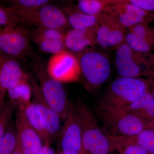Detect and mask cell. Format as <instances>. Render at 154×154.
Segmentation results:
<instances>
[{
	"label": "cell",
	"mask_w": 154,
	"mask_h": 154,
	"mask_svg": "<svg viewBox=\"0 0 154 154\" xmlns=\"http://www.w3.org/2000/svg\"><path fill=\"white\" fill-rule=\"evenodd\" d=\"M148 91L149 84L147 80L119 77L107 88L98 109L100 113L119 112Z\"/></svg>",
	"instance_id": "cell-1"
},
{
	"label": "cell",
	"mask_w": 154,
	"mask_h": 154,
	"mask_svg": "<svg viewBox=\"0 0 154 154\" xmlns=\"http://www.w3.org/2000/svg\"><path fill=\"white\" fill-rule=\"evenodd\" d=\"M33 59L32 68L45 101L62 119H65L72 105L62 83L50 75L43 59L36 56Z\"/></svg>",
	"instance_id": "cell-2"
},
{
	"label": "cell",
	"mask_w": 154,
	"mask_h": 154,
	"mask_svg": "<svg viewBox=\"0 0 154 154\" xmlns=\"http://www.w3.org/2000/svg\"><path fill=\"white\" fill-rule=\"evenodd\" d=\"M82 123V154H109L115 150L110 138L99 127L93 113L82 100L75 105Z\"/></svg>",
	"instance_id": "cell-3"
},
{
	"label": "cell",
	"mask_w": 154,
	"mask_h": 154,
	"mask_svg": "<svg viewBox=\"0 0 154 154\" xmlns=\"http://www.w3.org/2000/svg\"><path fill=\"white\" fill-rule=\"evenodd\" d=\"M75 55L79 64L80 80L88 91L96 90L108 79L111 72V64L105 54L93 48Z\"/></svg>",
	"instance_id": "cell-4"
},
{
	"label": "cell",
	"mask_w": 154,
	"mask_h": 154,
	"mask_svg": "<svg viewBox=\"0 0 154 154\" xmlns=\"http://www.w3.org/2000/svg\"><path fill=\"white\" fill-rule=\"evenodd\" d=\"M134 51L123 42L116 49L115 62L117 72L120 77L140 78L148 76L154 68L151 56Z\"/></svg>",
	"instance_id": "cell-5"
},
{
	"label": "cell",
	"mask_w": 154,
	"mask_h": 154,
	"mask_svg": "<svg viewBox=\"0 0 154 154\" xmlns=\"http://www.w3.org/2000/svg\"><path fill=\"white\" fill-rule=\"evenodd\" d=\"M14 12L19 25L22 26H33L35 28H49L65 32L71 28L60 7L51 3L36 11Z\"/></svg>",
	"instance_id": "cell-6"
},
{
	"label": "cell",
	"mask_w": 154,
	"mask_h": 154,
	"mask_svg": "<svg viewBox=\"0 0 154 154\" xmlns=\"http://www.w3.org/2000/svg\"><path fill=\"white\" fill-rule=\"evenodd\" d=\"M30 31L22 25L0 26V52L24 60L35 57L30 43Z\"/></svg>",
	"instance_id": "cell-7"
},
{
	"label": "cell",
	"mask_w": 154,
	"mask_h": 154,
	"mask_svg": "<svg viewBox=\"0 0 154 154\" xmlns=\"http://www.w3.org/2000/svg\"><path fill=\"white\" fill-rule=\"evenodd\" d=\"M100 114L104 123L102 130L109 137L134 136L149 128L147 122L132 113L118 112Z\"/></svg>",
	"instance_id": "cell-8"
},
{
	"label": "cell",
	"mask_w": 154,
	"mask_h": 154,
	"mask_svg": "<svg viewBox=\"0 0 154 154\" xmlns=\"http://www.w3.org/2000/svg\"><path fill=\"white\" fill-rule=\"evenodd\" d=\"M97 44L105 49H116L125 40L126 28L107 12L97 16Z\"/></svg>",
	"instance_id": "cell-9"
},
{
	"label": "cell",
	"mask_w": 154,
	"mask_h": 154,
	"mask_svg": "<svg viewBox=\"0 0 154 154\" xmlns=\"http://www.w3.org/2000/svg\"><path fill=\"white\" fill-rule=\"evenodd\" d=\"M64 120L59 136L60 152L64 154H82V123L75 105H72Z\"/></svg>",
	"instance_id": "cell-10"
},
{
	"label": "cell",
	"mask_w": 154,
	"mask_h": 154,
	"mask_svg": "<svg viewBox=\"0 0 154 154\" xmlns=\"http://www.w3.org/2000/svg\"><path fill=\"white\" fill-rule=\"evenodd\" d=\"M46 66L50 75L61 83L80 80L81 72L78 59L66 50L53 54Z\"/></svg>",
	"instance_id": "cell-11"
},
{
	"label": "cell",
	"mask_w": 154,
	"mask_h": 154,
	"mask_svg": "<svg viewBox=\"0 0 154 154\" xmlns=\"http://www.w3.org/2000/svg\"><path fill=\"white\" fill-rule=\"evenodd\" d=\"M29 80L31 82L30 84L34 98L32 102L41 118L47 134L48 143L51 145L60 134L62 128L60 125L61 118L45 102L39 86L35 80L33 78Z\"/></svg>",
	"instance_id": "cell-12"
},
{
	"label": "cell",
	"mask_w": 154,
	"mask_h": 154,
	"mask_svg": "<svg viewBox=\"0 0 154 154\" xmlns=\"http://www.w3.org/2000/svg\"><path fill=\"white\" fill-rule=\"evenodd\" d=\"M105 12L114 15L126 28L139 23L149 24L154 20V13L143 11L127 1H113Z\"/></svg>",
	"instance_id": "cell-13"
},
{
	"label": "cell",
	"mask_w": 154,
	"mask_h": 154,
	"mask_svg": "<svg viewBox=\"0 0 154 154\" xmlns=\"http://www.w3.org/2000/svg\"><path fill=\"white\" fill-rule=\"evenodd\" d=\"M65 33L55 29L36 28L30 31V41L42 52L54 54L66 50Z\"/></svg>",
	"instance_id": "cell-14"
},
{
	"label": "cell",
	"mask_w": 154,
	"mask_h": 154,
	"mask_svg": "<svg viewBox=\"0 0 154 154\" xmlns=\"http://www.w3.org/2000/svg\"><path fill=\"white\" fill-rule=\"evenodd\" d=\"M17 59L0 52V94L3 98L9 89L29 78Z\"/></svg>",
	"instance_id": "cell-15"
},
{
	"label": "cell",
	"mask_w": 154,
	"mask_h": 154,
	"mask_svg": "<svg viewBox=\"0 0 154 154\" xmlns=\"http://www.w3.org/2000/svg\"><path fill=\"white\" fill-rule=\"evenodd\" d=\"M97 44V25L84 29L71 28L66 32V50L77 54L83 51L93 49Z\"/></svg>",
	"instance_id": "cell-16"
},
{
	"label": "cell",
	"mask_w": 154,
	"mask_h": 154,
	"mask_svg": "<svg viewBox=\"0 0 154 154\" xmlns=\"http://www.w3.org/2000/svg\"><path fill=\"white\" fill-rule=\"evenodd\" d=\"M15 124L23 154H38L44 143L39 135L28 124L21 110H18Z\"/></svg>",
	"instance_id": "cell-17"
},
{
	"label": "cell",
	"mask_w": 154,
	"mask_h": 154,
	"mask_svg": "<svg viewBox=\"0 0 154 154\" xmlns=\"http://www.w3.org/2000/svg\"><path fill=\"white\" fill-rule=\"evenodd\" d=\"M114 149L118 150L122 147L130 144L142 146L151 154H154V129L147 128L139 134L133 137H109Z\"/></svg>",
	"instance_id": "cell-18"
},
{
	"label": "cell",
	"mask_w": 154,
	"mask_h": 154,
	"mask_svg": "<svg viewBox=\"0 0 154 154\" xmlns=\"http://www.w3.org/2000/svg\"><path fill=\"white\" fill-rule=\"evenodd\" d=\"M60 8L65 14L71 28L84 29L94 27L97 25V17L84 14L77 8L76 5L72 3H63Z\"/></svg>",
	"instance_id": "cell-19"
},
{
	"label": "cell",
	"mask_w": 154,
	"mask_h": 154,
	"mask_svg": "<svg viewBox=\"0 0 154 154\" xmlns=\"http://www.w3.org/2000/svg\"><path fill=\"white\" fill-rule=\"evenodd\" d=\"M119 112L132 113L148 122L154 119V98L149 91Z\"/></svg>",
	"instance_id": "cell-20"
},
{
	"label": "cell",
	"mask_w": 154,
	"mask_h": 154,
	"mask_svg": "<svg viewBox=\"0 0 154 154\" xmlns=\"http://www.w3.org/2000/svg\"><path fill=\"white\" fill-rule=\"evenodd\" d=\"M9 101L14 106L18 107V110H22L31 103L33 95L32 88L29 82V77L25 79L8 91Z\"/></svg>",
	"instance_id": "cell-21"
},
{
	"label": "cell",
	"mask_w": 154,
	"mask_h": 154,
	"mask_svg": "<svg viewBox=\"0 0 154 154\" xmlns=\"http://www.w3.org/2000/svg\"><path fill=\"white\" fill-rule=\"evenodd\" d=\"M21 110L23 112L25 119L29 125L34 129L41 138L44 144H48V139L45 129L42 122L41 118L33 102L25 106Z\"/></svg>",
	"instance_id": "cell-22"
},
{
	"label": "cell",
	"mask_w": 154,
	"mask_h": 154,
	"mask_svg": "<svg viewBox=\"0 0 154 154\" xmlns=\"http://www.w3.org/2000/svg\"><path fill=\"white\" fill-rule=\"evenodd\" d=\"M113 1L106 0H79L78 1L76 7L84 14L90 16L97 17L105 12L107 6Z\"/></svg>",
	"instance_id": "cell-23"
},
{
	"label": "cell",
	"mask_w": 154,
	"mask_h": 154,
	"mask_svg": "<svg viewBox=\"0 0 154 154\" xmlns=\"http://www.w3.org/2000/svg\"><path fill=\"white\" fill-rule=\"evenodd\" d=\"M18 135L16 124L11 122L8 131L0 140V154H12L18 144Z\"/></svg>",
	"instance_id": "cell-24"
},
{
	"label": "cell",
	"mask_w": 154,
	"mask_h": 154,
	"mask_svg": "<svg viewBox=\"0 0 154 154\" xmlns=\"http://www.w3.org/2000/svg\"><path fill=\"white\" fill-rule=\"evenodd\" d=\"M125 41L131 49L144 55H151L152 51L154 49L152 46L145 40L127 30H126Z\"/></svg>",
	"instance_id": "cell-25"
},
{
	"label": "cell",
	"mask_w": 154,
	"mask_h": 154,
	"mask_svg": "<svg viewBox=\"0 0 154 154\" xmlns=\"http://www.w3.org/2000/svg\"><path fill=\"white\" fill-rule=\"evenodd\" d=\"M14 107L9 100L0 104V140L5 135L12 122Z\"/></svg>",
	"instance_id": "cell-26"
},
{
	"label": "cell",
	"mask_w": 154,
	"mask_h": 154,
	"mask_svg": "<svg viewBox=\"0 0 154 154\" xmlns=\"http://www.w3.org/2000/svg\"><path fill=\"white\" fill-rule=\"evenodd\" d=\"M51 2L48 0H14L10 1L9 8L14 11L30 12L37 11Z\"/></svg>",
	"instance_id": "cell-27"
},
{
	"label": "cell",
	"mask_w": 154,
	"mask_h": 154,
	"mask_svg": "<svg viewBox=\"0 0 154 154\" xmlns=\"http://www.w3.org/2000/svg\"><path fill=\"white\" fill-rule=\"evenodd\" d=\"M18 25L19 21L14 10L9 7L0 6V26Z\"/></svg>",
	"instance_id": "cell-28"
},
{
	"label": "cell",
	"mask_w": 154,
	"mask_h": 154,
	"mask_svg": "<svg viewBox=\"0 0 154 154\" xmlns=\"http://www.w3.org/2000/svg\"><path fill=\"white\" fill-rule=\"evenodd\" d=\"M119 154H151L143 147L137 144H130L117 150Z\"/></svg>",
	"instance_id": "cell-29"
},
{
	"label": "cell",
	"mask_w": 154,
	"mask_h": 154,
	"mask_svg": "<svg viewBox=\"0 0 154 154\" xmlns=\"http://www.w3.org/2000/svg\"><path fill=\"white\" fill-rule=\"evenodd\" d=\"M128 3L149 13L154 12V0H129Z\"/></svg>",
	"instance_id": "cell-30"
},
{
	"label": "cell",
	"mask_w": 154,
	"mask_h": 154,
	"mask_svg": "<svg viewBox=\"0 0 154 154\" xmlns=\"http://www.w3.org/2000/svg\"><path fill=\"white\" fill-rule=\"evenodd\" d=\"M37 154H55V152L50 145L45 144Z\"/></svg>",
	"instance_id": "cell-31"
},
{
	"label": "cell",
	"mask_w": 154,
	"mask_h": 154,
	"mask_svg": "<svg viewBox=\"0 0 154 154\" xmlns=\"http://www.w3.org/2000/svg\"><path fill=\"white\" fill-rule=\"evenodd\" d=\"M12 154H23L22 148H21L19 140H18V144H17V147H16L15 150L14 151V152Z\"/></svg>",
	"instance_id": "cell-32"
},
{
	"label": "cell",
	"mask_w": 154,
	"mask_h": 154,
	"mask_svg": "<svg viewBox=\"0 0 154 154\" xmlns=\"http://www.w3.org/2000/svg\"><path fill=\"white\" fill-rule=\"evenodd\" d=\"M149 128H153L154 129V119L149 123Z\"/></svg>",
	"instance_id": "cell-33"
},
{
	"label": "cell",
	"mask_w": 154,
	"mask_h": 154,
	"mask_svg": "<svg viewBox=\"0 0 154 154\" xmlns=\"http://www.w3.org/2000/svg\"><path fill=\"white\" fill-rule=\"evenodd\" d=\"M149 92L152 94L153 97L154 98V89H152L151 91H149Z\"/></svg>",
	"instance_id": "cell-34"
},
{
	"label": "cell",
	"mask_w": 154,
	"mask_h": 154,
	"mask_svg": "<svg viewBox=\"0 0 154 154\" xmlns=\"http://www.w3.org/2000/svg\"><path fill=\"white\" fill-rule=\"evenodd\" d=\"M152 61L153 63L154 66V53L153 54H152Z\"/></svg>",
	"instance_id": "cell-35"
},
{
	"label": "cell",
	"mask_w": 154,
	"mask_h": 154,
	"mask_svg": "<svg viewBox=\"0 0 154 154\" xmlns=\"http://www.w3.org/2000/svg\"><path fill=\"white\" fill-rule=\"evenodd\" d=\"M58 154H64L62 152H59Z\"/></svg>",
	"instance_id": "cell-36"
},
{
	"label": "cell",
	"mask_w": 154,
	"mask_h": 154,
	"mask_svg": "<svg viewBox=\"0 0 154 154\" xmlns=\"http://www.w3.org/2000/svg\"><path fill=\"white\" fill-rule=\"evenodd\" d=\"M2 98H1V97H0V102H1V100H2Z\"/></svg>",
	"instance_id": "cell-37"
},
{
	"label": "cell",
	"mask_w": 154,
	"mask_h": 154,
	"mask_svg": "<svg viewBox=\"0 0 154 154\" xmlns=\"http://www.w3.org/2000/svg\"><path fill=\"white\" fill-rule=\"evenodd\" d=\"M0 97H1V98H2V96H1V94H0Z\"/></svg>",
	"instance_id": "cell-38"
}]
</instances>
